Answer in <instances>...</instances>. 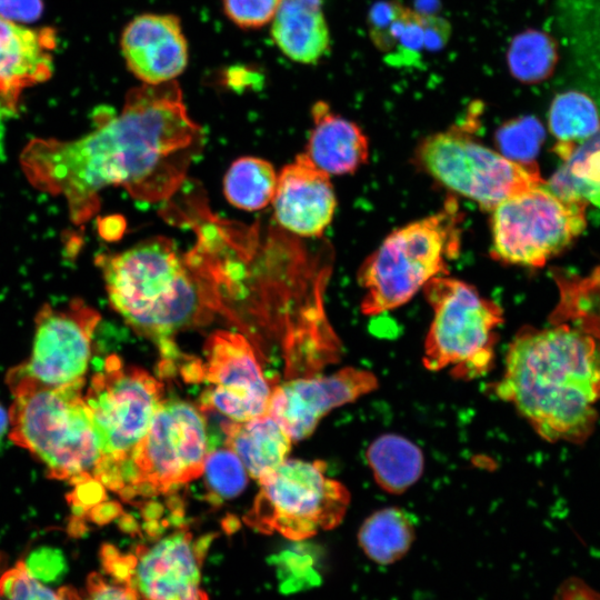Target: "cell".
Here are the masks:
<instances>
[{
	"label": "cell",
	"instance_id": "obj_8",
	"mask_svg": "<svg viewBox=\"0 0 600 600\" xmlns=\"http://www.w3.org/2000/svg\"><path fill=\"white\" fill-rule=\"evenodd\" d=\"M326 470L320 460L286 459L258 481L260 489L244 522L262 533L277 532L294 541L336 528L351 496Z\"/></svg>",
	"mask_w": 600,
	"mask_h": 600
},
{
	"label": "cell",
	"instance_id": "obj_11",
	"mask_svg": "<svg viewBox=\"0 0 600 600\" xmlns=\"http://www.w3.org/2000/svg\"><path fill=\"white\" fill-rule=\"evenodd\" d=\"M213 536L196 538L187 528L151 534V542L123 552L112 544L100 550L112 580L127 586L138 600H209L202 588V566Z\"/></svg>",
	"mask_w": 600,
	"mask_h": 600
},
{
	"label": "cell",
	"instance_id": "obj_41",
	"mask_svg": "<svg viewBox=\"0 0 600 600\" xmlns=\"http://www.w3.org/2000/svg\"><path fill=\"white\" fill-rule=\"evenodd\" d=\"M0 600H1V598H0Z\"/></svg>",
	"mask_w": 600,
	"mask_h": 600
},
{
	"label": "cell",
	"instance_id": "obj_7",
	"mask_svg": "<svg viewBox=\"0 0 600 600\" xmlns=\"http://www.w3.org/2000/svg\"><path fill=\"white\" fill-rule=\"evenodd\" d=\"M163 393L159 380L117 354L91 377L83 399L102 452L96 480L106 489L117 491L120 471L146 436Z\"/></svg>",
	"mask_w": 600,
	"mask_h": 600
},
{
	"label": "cell",
	"instance_id": "obj_10",
	"mask_svg": "<svg viewBox=\"0 0 600 600\" xmlns=\"http://www.w3.org/2000/svg\"><path fill=\"white\" fill-rule=\"evenodd\" d=\"M587 203L564 200L541 181L491 212L492 253L507 263L541 267L586 228Z\"/></svg>",
	"mask_w": 600,
	"mask_h": 600
},
{
	"label": "cell",
	"instance_id": "obj_28",
	"mask_svg": "<svg viewBox=\"0 0 600 600\" xmlns=\"http://www.w3.org/2000/svg\"><path fill=\"white\" fill-rule=\"evenodd\" d=\"M558 62V44L548 33L528 29L513 37L507 51L510 73L524 83L548 79Z\"/></svg>",
	"mask_w": 600,
	"mask_h": 600
},
{
	"label": "cell",
	"instance_id": "obj_38",
	"mask_svg": "<svg viewBox=\"0 0 600 600\" xmlns=\"http://www.w3.org/2000/svg\"><path fill=\"white\" fill-rule=\"evenodd\" d=\"M10 427V418H9V411H7L1 404H0V440L8 431V428Z\"/></svg>",
	"mask_w": 600,
	"mask_h": 600
},
{
	"label": "cell",
	"instance_id": "obj_18",
	"mask_svg": "<svg viewBox=\"0 0 600 600\" xmlns=\"http://www.w3.org/2000/svg\"><path fill=\"white\" fill-rule=\"evenodd\" d=\"M121 49L129 70L148 84L174 80L188 62V46L179 19L147 13L123 30Z\"/></svg>",
	"mask_w": 600,
	"mask_h": 600
},
{
	"label": "cell",
	"instance_id": "obj_4",
	"mask_svg": "<svg viewBox=\"0 0 600 600\" xmlns=\"http://www.w3.org/2000/svg\"><path fill=\"white\" fill-rule=\"evenodd\" d=\"M7 383L13 398L10 439L41 461L50 478L73 487L96 480L102 452L83 387L43 386L19 364Z\"/></svg>",
	"mask_w": 600,
	"mask_h": 600
},
{
	"label": "cell",
	"instance_id": "obj_23",
	"mask_svg": "<svg viewBox=\"0 0 600 600\" xmlns=\"http://www.w3.org/2000/svg\"><path fill=\"white\" fill-rule=\"evenodd\" d=\"M357 538L367 558L381 566L392 564L410 550L416 538L414 521L401 508H382L364 519Z\"/></svg>",
	"mask_w": 600,
	"mask_h": 600
},
{
	"label": "cell",
	"instance_id": "obj_6",
	"mask_svg": "<svg viewBox=\"0 0 600 600\" xmlns=\"http://www.w3.org/2000/svg\"><path fill=\"white\" fill-rule=\"evenodd\" d=\"M433 318L426 337L422 363L430 371L449 368L453 377L470 380L493 364L501 308L472 286L446 276L424 286Z\"/></svg>",
	"mask_w": 600,
	"mask_h": 600
},
{
	"label": "cell",
	"instance_id": "obj_39",
	"mask_svg": "<svg viewBox=\"0 0 600 600\" xmlns=\"http://www.w3.org/2000/svg\"><path fill=\"white\" fill-rule=\"evenodd\" d=\"M589 203H592L593 206L600 208V186L590 199Z\"/></svg>",
	"mask_w": 600,
	"mask_h": 600
},
{
	"label": "cell",
	"instance_id": "obj_5",
	"mask_svg": "<svg viewBox=\"0 0 600 600\" xmlns=\"http://www.w3.org/2000/svg\"><path fill=\"white\" fill-rule=\"evenodd\" d=\"M458 210L441 212L391 232L359 272L361 311L377 316L407 303L433 278L447 271L459 249Z\"/></svg>",
	"mask_w": 600,
	"mask_h": 600
},
{
	"label": "cell",
	"instance_id": "obj_22",
	"mask_svg": "<svg viewBox=\"0 0 600 600\" xmlns=\"http://www.w3.org/2000/svg\"><path fill=\"white\" fill-rule=\"evenodd\" d=\"M378 486L390 493H402L423 471V454L409 439L388 433L374 439L366 452Z\"/></svg>",
	"mask_w": 600,
	"mask_h": 600
},
{
	"label": "cell",
	"instance_id": "obj_24",
	"mask_svg": "<svg viewBox=\"0 0 600 600\" xmlns=\"http://www.w3.org/2000/svg\"><path fill=\"white\" fill-rule=\"evenodd\" d=\"M558 9L572 58L589 78L600 81V0H559Z\"/></svg>",
	"mask_w": 600,
	"mask_h": 600
},
{
	"label": "cell",
	"instance_id": "obj_36",
	"mask_svg": "<svg viewBox=\"0 0 600 600\" xmlns=\"http://www.w3.org/2000/svg\"><path fill=\"white\" fill-rule=\"evenodd\" d=\"M42 12V0H0V17L14 23L34 22Z\"/></svg>",
	"mask_w": 600,
	"mask_h": 600
},
{
	"label": "cell",
	"instance_id": "obj_27",
	"mask_svg": "<svg viewBox=\"0 0 600 600\" xmlns=\"http://www.w3.org/2000/svg\"><path fill=\"white\" fill-rule=\"evenodd\" d=\"M547 184L564 200L589 203L600 186V129L569 152Z\"/></svg>",
	"mask_w": 600,
	"mask_h": 600
},
{
	"label": "cell",
	"instance_id": "obj_29",
	"mask_svg": "<svg viewBox=\"0 0 600 600\" xmlns=\"http://www.w3.org/2000/svg\"><path fill=\"white\" fill-rule=\"evenodd\" d=\"M380 51L393 67L417 66L426 51L422 13L404 7L391 23Z\"/></svg>",
	"mask_w": 600,
	"mask_h": 600
},
{
	"label": "cell",
	"instance_id": "obj_17",
	"mask_svg": "<svg viewBox=\"0 0 600 600\" xmlns=\"http://www.w3.org/2000/svg\"><path fill=\"white\" fill-rule=\"evenodd\" d=\"M54 29L26 28L0 17V114L18 112L24 89L52 74Z\"/></svg>",
	"mask_w": 600,
	"mask_h": 600
},
{
	"label": "cell",
	"instance_id": "obj_30",
	"mask_svg": "<svg viewBox=\"0 0 600 600\" xmlns=\"http://www.w3.org/2000/svg\"><path fill=\"white\" fill-rule=\"evenodd\" d=\"M543 140L544 129L541 122L531 116L512 119L502 124L496 133L499 152L523 164L533 163Z\"/></svg>",
	"mask_w": 600,
	"mask_h": 600
},
{
	"label": "cell",
	"instance_id": "obj_15",
	"mask_svg": "<svg viewBox=\"0 0 600 600\" xmlns=\"http://www.w3.org/2000/svg\"><path fill=\"white\" fill-rule=\"evenodd\" d=\"M378 384L373 372L354 367L330 376L292 378L272 389L267 413L291 440L300 441L311 436L332 409L376 390Z\"/></svg>",
	"mask_w": 600,
	"mask_h": 600
},
{
	"label": "cell",
	"instance_id": "obj_32",
	"mask_svg": "<svg viewBox=\"0 0 600 600\" xmlns=\"http://www.w3.org/2000/svg\"><path fill=\"white\" fill-rule=\"evenodd\" d=\"M1 600H81L80 593L73 588L53 590L34 578L26 568L23 561L0 577Z\"/></svg>",
	"mask_w": 600,
	"mask_h": 600
},
{
	"label": "cell",
	"instance_id": "obj_2",
	"mask_svg": "<svg viewBox=\"0 0 600 600\" xmlns=\"http://www.w3.org/2000/svg\"><path fill=\"white\" fill-rule=\"evenodd\" d=\"M496 393L543 439L584 440L600 399V337L560 322L521 330L508 348Z\"/></svg>",
	"mask_w": 600,
	"mask_h": 600
},
{
	"label": "cell",
	"instance_id": "obj_40",
	"mask_svg": "<svg viewBox=\"0 0 600 600\" xmlns=\"http://www.w3.org/2000/svg\"><path fill=\"white\" fill-rule=\"evenodd\" d=\"M0 563H1V554H0Z\"/></svg>",
	"mask_w": 600,
	"mask_h": 600
},
{
	"label": "cell",
	"instance_id": "obj_35",
	"mask_svg": "<svg viewBox=\"0 0 600 600\" xmlns=\"http://www.w3.org/2000/svg\"><path fill=\"white\" fill-rule=\"evenodd\" d=\"M81 600H138V598L127 586L92 572L87 580Z\"/></svg>",
	"mask_w": 600,
	"mask_h": 600
},
{
	"label": "cell",
	"instance_id": "obj_31",
	"mask_svg": "<svg viewBox=\"0 0 600 600\" xmlns=\"http://www.w3.org/2000/svg\"><path fill=\"white\" fill-rule=\"evenodd\" d=\"M204 480L214 497L231 499L248 483L244 466L231 449H219L206 456Z\"/></svg>",
	"mask_w": 600,
	"mask_h": 600
},
{
	"label": "cell",
	"instance_id": "obj_9",
	"mask_svg": "<svg viewBox=\"0 0 600 600\" xmlns=\"http://www.w3.org/2000/svg\"><path fill=\"white\" fill-rule=\"evenodd\" d=\"M206 456L202 411L187 401L163 400L121 469L117 493L127 501L167 493L199 478Z\"/></svg>",
	"mask_w": 600,
	"mask_h": 600
},
{
	"label": "cell",
	"instance_id": "obj_13",
	"mask_svg": "<svg viewBox=\"0 0 600 600\" xmlns=\"http://www.w3.org/2000/svg\"><path fill=\"white\" fill-rule=\"evenodd\" d=\"M200 410H214L242 422L267 413L272 389L249 340L238 332L217 330L204 342Z\"/></svg>",
	"mask_w": 600,
	"mask_h": 600
},
{
	"label": "cell",
	"instance_id": "obj_12",
	"mask_svg": "<svg viewBox=\"0 0 600 600\" xmlns=\"http://www.w3.org/2000/svg\"><path fill=\"white\" fill-rule=\"evenodd\" d=\"M419 160L444 187L488 211L542 181L533 163L514 162L461 131L427 138L420 146Z\"/></svg>",
	"mask_w": 600,
	"mask_h": 600
},
{
	"label": "cell",
	"instance_id": "obj_1",
	"mask_svg": "<svg viewBox=\"0 0 600 600\" xmlns=\"http://www.w3.org/2000/svg\"><path fill=\"white\" fill-rule=\"evenodd\" d=\"M203 143V130L171 80L131 89L119 113L98 111L94 128L78 139L30 140L19 163L29 183L61 196L71 222L83 228L98 212L106 188L121 187L141 202L169 199Z\"/></svg>",
	"mask_w": 600,
	"mask_h": 600
},
{
	"label": "cell",
	"instance_id": "obj_21",
	"mask_svg": "<svg viewBox=\"0 0 600 600\" xmlns=\"http://www.w3.org/2000/svg\"><path fill=\"white\" fill-rule=\"evenodd\" d=\"M222 431L227 447L257 481L279 467L291 449L292 440L268 413L242 422L226 420Z\"/></svg>",
	"mask_w": 600,
	"mask_h": 600
},
{
	"label": "cell",
	"instance_id": "obj_34",
	"mask_svg": "<svg viewBox=\"0 0 600 600\" xmlns=\"http://www.w3.org/2000/svg\"><path fill=\"white\" fill-rule=\"evenodd\" d=\"M28 571L41 582L59 580L66 571L62 552L52 548H39L23 561Z\"/></svg>",
	"mask_w": 600,
	"mask_h": 600
},
{
	"label": "cell",
	"instance_id": "obj_26",
	"mask_svg": "<svg viewBox=\"0 0 600 600\" xmlns=\"http://www.w3.org/2000/svg\"><path fill=\"white\" fill-rule=\"evenodd\" d=\"M278 173L273 166L258 157L233 161L223 178V194L233 207L261 210L272 202Z\"/></svg>",
	"mask_w": 600,
	"mask_h": 600
},
{
	"label": "cell",
	"instance_id": "obj_20",
	"mask_svg": "<svg viewBox=\"0 0 600 600\" xmlns=\"http://www.w3.org/2000/svg\"><path fill=\"white\" fill-rule=\"evenodd\" d=\"M271 32L277 46L290 59L317 62L329 48L322 0H281Z\"/></svg>",
	"mask_w": 600,
	"mask_h": 600
},
{
	"label": "cell",
	"instance_id": "obj_33",
	"mask_svg": "<svg viewBox=\"0 0 600 600\" xmlns=\"http://www.w3.org/2000/svg\"><path fill=\"white\" fill-rule=\"evenodd\" d=\"M228 18L241 28H259L273 19L281 0H222Z\"/></svg>",
	"mask_w": 600,
	"mask_h": 600
},
{
	"label": "cell",
	"instance_id": "obj_37",
	"mask_svg": "<svg viewBox=\"0 0 600 600\" xmlns=\"http://www.w3.org/2000/svg\"><path fill=\"white\" fill-rule=\"evenodd\" d=\"M422 16L426 51H438L447 43L451 33V27L449 22L441 17L430 13H422Z\"/></svg>",
	"mask_w": 600,
	"mask_h": 600
},
{
	"label": "cell",
	"instance_id": "obj_19",
	"mask_svg": "<svg viewBox=\"0 0 600 600\" xmlns=\"http://www.w3.org/2000/svg\"><path fill=\"white\" fill-rule=\"evenodd\" d=\"M314 126L306 152L311 162L328 174L354 172L369 156V142L352 121L330 111L319 101L312 108Z\"/></svg>",
	"mask_w": 600,
	"mask_h": 600
},
{
	"label": "cell",
	"instance_id": "obj_14",
	"mask_svg": "<svg viewBox=\"0 0 600 600\" xmlns=\"http://www.w3.org/2000/svg\"><path fill=\"white\" fill-rule=\"evenodd\" d=\"M99 312L80 298L63 307L42 304L34 319L32 351L19 366L48 387H83Z\"/></svg>",
	"mask_w": 600,
	"mask_h": 600
},
{
	"label": "cell",
	"instance_id": "obj_16",
	"mask_svg": "<svg viewBox=\"0 0 600 600\" xmlns=\"http://www.w3.org/2000/svg\"><path fill=\"white\" fill-rule=\"evenodd\" d=\"M271 203L277 223L300 237L322 234L337 207L330 174L304 153L279 172Z\"/></svg>",
	"mask_w": 600,
	"mask_h": 600
},
{
	"label": "cell",
	"instance_id": "obj_3",
	"mask_svg": "<svg viewBox=\"0 0 600 600\" xmlns=\"http://www.w3.org/2000/svg\"><path fill=\"white\" fill-rule=\"evenodd\" d=\"M96 261L111 308L132 330L157 342L163 356L178 353L172 340L178 331L222 312L218 287L198 250L183 256L167 237L100 254Z\"/></svg>",
	"mask_w": 600,
	"mask_h": 600
},
{
	"label": "cell",
	"instance_id": "obj_25",
	"mask_svg": "<svg viewBox=\"0 0 600 600\" xmlns=\"http://www.w3.org/2000/svg\"><path fill=\"white\" fill-rule=\"evenodd\" d=\"M549 129L558 140L556 152L563 160L569 152L591 138L600 129V111L594 100L587 93L569 90L552 100Z\"/></svg>",
	"mask_w": 600,
	"mask_h": 600
}]
</instances>
